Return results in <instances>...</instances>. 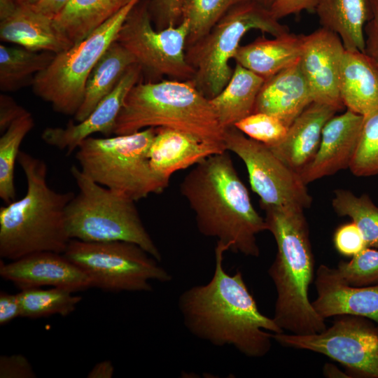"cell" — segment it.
<instances>
[{"label":"cell","instance_id":"484cf974","mask_svg":"<svg viewBox=\"0 0 378 378\" xmlns=\"http://www.w3.org/2000/svg\"><path fill=\"white\" fill-rule=\"evenodd\" d=\"M135 63V58L126 48L116 40L113 42L88 76L83 101L74 115V120L78 122L85 120Z\"/></svg>","mask_w":378,"mask_h":378},{"label":"cell","instance_id":"ba28073f","mask_svg":"<svg viewBox=\"0 0 378 378\" xmlns=\"http://www.w3.org/2000/svg\"><path fill=\"white\" fill-rule=\"evenodd\" d=\"M252 29L273 36L290 32L270 9L248 0L231 8L204 36L186 47V59L195 71L192 81L207 99L216 97L229 82L234 69L230 60Z\"/></svg>","mask_w":378,"mask_h":378},{"label":"cell","instance_id":"7402d4cb","mask_svg":"<svg viewBox=\"0 0 378 378\" xmlns=\"http://www.w3.org/2000/svg\"><path fill=\"white\" fill-rule=\"evenodd\" d=\"M337 111L331 106L312 102L289 126L284 139L268 147L300 174L317 152L323 127Z\"/></svg>","mask_w":378,"mask_h":378},{"label":"cell","instance_id":"f1b7e54d","mask_svg":"<svg viewBox=\"0 0 378 378\" xmlns=\"http://www.w3.org/2000/svg\"><path fill=\"white\" fill-rule=\"evenodd\" d=\"M55 54L23 47L0 45V89L3 92L19 90L33 83L36 74L45 70Z\"/></svg>","mask_w":378,"mask_h":378},{"label":"cell","instance_id":"e0dca14e","mask_svg":"<svg viewBox=\"0 0 378 378\" xmlns=\"http://www.w3.org/2000/svg\"><path fill=\"white\" fill-rule=\"evenodd\" d=\"M0 38L36 51L59 53L74 44L53 20L15 0H0Z\"/></svg>","mask_w":378,"mask_h":378},{"label":"cell","instance_id":"4fadbf2b","mask_svg":"<svg viewBox=\"0 0 378 378\" xmlns=\"http://www.w3.org/2000/svg\"><path fill=\"white\" fill-rule=\"evenodd\" d=\"M226 150L245 164L251 187L260 206L309 208L312 197L300 175L288 167L264 144L253 140L235 126L224 130Z\"/></svg>","mask_w":378,"mask_h":378},{"label":"cell","instance_id":"1f68e13d","mask_svg":"<svg viewBox=\"0 0 378 378\" xmlns=\"http://www.w3.org/2000/svg\"><path fill=\"white\" fill-rule=\"evenodd\" d=\"M332 205L340 216H349L361 231L367 247L378 248V207L370 197L356 196L347 190L334 192Z\"/></svg>","mask_w":378,"mask_h":378},{"label":"cell","instance_id":"f6af8a7d","mask_svg":"<svg viewBox=\"0 0 378 378\" xmlns=\"http://www.w3.org/2000/svg\"><path fill=\"white\" fill-rule=\"evenodd\" d=\"M114 366L111 360H105L97 363L88 374V378H111Z\"/></svg>","mask_w":378,"mask_h":378},{"label":"cell","instance_id":"52a82bcc","mask_svg":"<svg viewBox=\"0 0 378 378\" xmlns=\"http://www.w3.org/2000/svg\"><path fill=\"white\" fill-rule=\"evenodd\" d=\"M155 132V127H148L113 137L90 136L80 144L75 158L92 181L136 202L162 192L169 184L150 164L148 152Z\"/></svg>","mask_w":378,"mask_h":378},{"label":"cell","instance_id":"44dd1931","mask_svg":"<svg viewBox=\"0 0 378 378\" xmlns=\"http://www.w3.org/2000/svg\"><path fill=\"white\" fill-rule=\"evenodd\" d=\"M312 102L299 60L264 81L253 113L273 115L289 127Z\"/></svg>","mask_w":378,"mask_h":378},{"label":"cell","instance_id":"d4e9b609","mask_svg":"<svg viewBox=\"0 0 378 378\" xmlns=\"http://www.w3.org/2000/svg\"><path fill=\"white\" fill-rule=\"evenodd\" d=\"M322 27L337 34L346 50L365 52L364 29L373 16L372 0H317Z\"/></svg>","mask_w":378,"mask_h":378},{"label":"cell","instance_id":"f546056e","mask_svg":"<svg viewBox=\"0 0 378 378\" xmlns=\"http://www.w3.org/2000/svg\"><path fill=\"white\" fill-rule=\"evenodd\" d=\"M34 126L33 117L27 112L14 120L0 137V197L6 204L15 199V162L21 143Z\"/></svg>","mask_w":378,"mask_h":378},{"label":"cell","instance_id":"d6a6232c","mask_svg":"<svg viewBox=\"0 0 378 378\" xmlns=\"http://www.w3.org/2000/svg\"><path fill=\"white\" fill-rule=\"evenodd\" d=\"M246 1L181 0V20L190 24L186 47L204 36L231 8Z\"/></svg>","mask_w":378,"mask_h":378},{"label":"cell","instance_id":"7dc6e473","mask_svg":"<svg viewBox=\"0 0 378 378\" xmlns=\"http://www.w3.org/2000/svg\"><path fill=\"white\" fill-rule=\"evenodd\" d=\"M262 6L270 9L275 0H254Z\"/></svg>","mask_w":378,"mask_h":378},{"label":"cell","instance_id":"7bdbcfd3","mask_svg":"<svg viewBox=\"0 0 378 378\" xmlns=\"http://www.w3.org/2000/svg\"><path fill=\"white\" fill-rule=\"evenodd\" d=\"M21 316V308L18 294L0 292V326H5Z\"/></svg>","mask_w":378,"mask_h":378},{"label":"cell","instance_id":"8d00e7d4","mask_svg":"<svg viewBox=\"0 0 378 378\" xmlns=\"http://www.w3.org/2000/svg\"><path fill=\"white\" fill-rule=\"evenodd\" d=\"M333 241L336 250L348 257L354 256L367 247L361 231L352 221L336 230Z\"/></svg>","mask_w":378,"mask_h":378},{"label":"cell","instance_id":"7c38bea8","mask_svg":"<svg viewBox=\"0 0 378 378\" xmlns=\"http://www.w3.org/2000/svg\"><path fill=\"white\" fill-rule=\"evenodd\" d=\"M338 316L322 332L274 333L273 340L283 346L323 354L358 377L378 378V325L364 317Z\"/></svg>","mask_w":378,"mask_h":378},{"label":"cell","instance_id":"7a4b0ae2","mask_svg":"<svg viewBox=\"0 0 378 378\" xmlns=\"http://www.w3.org/2000/svg\"><path fill=\"white\" fill-rule=\"evenodd\" d=\"M180 192L195 213L199 232L227 251L257 258L256 236L267 230L225 150L202 160L186 175Z\"/></svg>","mask_w":378,"mask_h":378},{"label":"cell","instance_id":"8fae6325","mask_svg":"<svg viewBox=\"0 0 378 378\" xmlns=\"http://www.w3.org/2000/svg\"><path fill=\"white\" fill-rule=\"evenodd\" d=\"M190 24L156 30L148 8V0H141L129 13L116 41L126 48L141 66L143 74L153 80L166 76L172 80H190L195 71L188 64L186 48Z\"/></svg>","mask_w":378,"mask_h":378},{"label":"cell","instance_id":"c3c4849f","mask_svg":"<svg viewBox=\"0 0 378 378\" xmlns=\"http://www.w3.org/2000/svg\"><path fill=\"white\" fill-rule=\"evenodd\" d=\"M38 0H15L18 4L29 6L34 4Z\"/></svg>","mask_w":378,"mask_h":378},{"label":"cell","instance_id":"e575fe53","mask_svg":"<svg viewBox=\"0 0 378 378\" xmlns=\"http://www.w3.org/2000/svg\"><path fill=\"white\" fill-rule=\"evenodd\" d=\"M336 269L349 285L368 286L378 284V250L366 247L351 260H341Z\"/></svg>","mask_w":378,"mask_h":378},{"label":"cell","instance_id":"9a60e30c","mask_svg":"<svg viewBox=\"0 0 378 378\" xmlns=\"http://www.w3.org/2000/svg\"><path fill=\"white\" fill-rule=\"evenodd\" d=\"M141 66L132 64L114 89L97 105L83 121H69L65 127H47L41 134L42 140L49 146L66 151V155L76 150L80 144L95 133L111 136L116 119L130 90L141 81Z\"/></svg>","mask_w":378,"mask_h":378},{"label":"cell","instance_id":"5b68a950","mask_svg":"<svg viewBox=\"0 0 378 378\" xmlns=\"http://www.w3.org/2000/svg\"><path fill=\"white\" fill-rule=\"evenodd\" d=\"M148 127H168L223 146L224 129L210 102L192 80L140 81L126 96L116 119L115 135Z\"/></svg>","mask_w":378,"mask_h":378},{"label":"cell","instance_id":"30bf717a","mask_svg":"<svg viewBox=\"0 0 378 378\" xmlns=\"http://www.w3.org/2000/svg\"><path fill=\"white\" fill-rule=\"evenodd\" d=\"M90 278L92 287L108 292H150V281L172 277L140 246L128 241L71 239L63 253Z\"/></svg>","mask_w":378,"mask_h":378},{"label":"cell","instance_id":"ffe728a7","mask_svg":"<svg viewBox=\"0 0 378 378\" xmlns=\"http://www.w3.org/2000/svg\"><path fill=\"white\" fill-rule=\"evenodd\" d=\"M148 158L153 171L169 181L177 171L195 165L226 149L191 134L168 127H155Z\"/></svg>","mask_w":378,"mask_h":378},{"label":"cell","instance_id":"603a6c76","mask_svg":"<svg viewBox=\"0 0 378 378\" xmlns=\"http://www.w3.org/2000/svg\"><path fill=\"white\" fill-rule=\"evenodd\" d=\"M339 92L347 110L365 116L378 109V67L365 52L345 49Z\"/></svg>","mask_w":378,"mask_h":378},{"label":"cell","instance_id":"ac0fdd59","mask_svg":"<svg viewBox=\"0 0 378 378\" xmlns=\"http://www.w3.org/2000/svg\"><path fill=\"white\" fill-rule=\"evenodd\" d=\"M314 284L317 296L312 304L323 319L352 315L368 318L378 325V284L349 285L337 269L326 265L317 269Z\"/></svg>","mask_w":378,"mask_h":378},{"label":"cell","instance_id":"3957f363","mask_svg":"<svg viewBox=\"0 0 378 378\" xmlns=\"http://www.w3.org/2000/svg\"><path fill=\"white\" fill-rule=\"evenodd\" d=\"M274 237L277 252L268 269L276 299L272 318L284 330L310 335L326 329L325 320L314 310L309 288L314 276V258L304 209L260 206Z\"/></svg>","mask_w":378,"mask_h":378},{"label":"cell","instance_id":"d590c367","mask_svg":"<svg viewBox=\"0 0 378 378\" xmlns=\"http://www.w3.org/2000/svg\"><path fill=\"white\" fill-rule=\"evenodd\" d=\"M234 126L248 137L267 146L281 142L288 129L277 118L260 112L248 115Z\"/></svg>","mask_w":378,"mask_h":378},{"label":"cell","instance_id":"8992f818","mask_svg":"<svg viewBox=\"0 0 378 378\" xmlns=\"http://www.w3.org/2000/svg\"><path fill=\"white\" fill-rule=\"evenodd\" d=\"M70 172L78 188L66 210L71 239L132 242L161 261V253L145 227L135 201L94 182L76 165Z\"/></svg>","mask_w":378,"mask_h":378},{"label":"cell","instance_id":"5bb4252c","mask_svg":"<svg viewBox=\"0 0 378 378\" xmlns=\"http://www.w3.org/2000/svg\"><path fill=\"white\" fill-rule=\"evenodd\" d=\"M344 50L340 36L324 27L303 35L300 65L313 102L331 106L338 111L344 107L339 92Z\"/></svg>","mask_w":378,"mask_h":378},{"label":"cell","instance_id":"836d02e7","mask_svg":"<svg viewBox=\"0 0 378 378\" xmlns=\"http://www.w3.org/2000/svg\"><path fill=\"white\" fill-rule=\"evenodd\" d=\"M349 168L357 176L378 175V109L364 116L358 142Z\"/></svg>","mask_w":378,"mask_h":378},{"label":"cell","instance_id":"b9f144b4","mask_svg":"<svg viewBox=\"0 0 378 378\" xmlns=\"http://www.w3.org/2000/svg\"><path fill=\"white\" fill-rule=\"evenodd\" d=\"M27 111L10 97L0 95V132H4L10 125Z\"/></svg>","mask_w":378,"mask_h":378},{"label":"cell","instance_id":"ee69618b","mask_svg":"<svg viewBox=\"0 0 378 378\" xmlns=\"http://www.w3.org/2000/svg\"><path fill=\"white\" fill-rule=\"evenodd\" d=\"M70 0H38L34 4L30 5L36 11L54 18L63 10Z\"/></svg>","mask_w":378,"mask_h":378},{"label":"cell","instance_id":"277c9868","mask_svg":"<svg viewBox=\"0 0 378 378\" xmlns=\"http://www.w3.org/2000/svg\"><path fill=\"white\" fill-rule=\"evenodd\" d=\"M18 162L27 192L0 208V257L14 260L42 251L64 253L71 240L66 210L75 194L49 186L44 160L20 150Z\"/></svg>","mask_w":378,"mask_h":378},{"label":"cell","instance_id":"60d3db41","mask_svg":"<svg viewBox=\"0 0 378 378\" xmlns=\"http://www.w3.org/2000/svg\"><path fill=\"white\" fill-rule=\"evenodd\" d=\"M373 16L364 29L365 52L378 67V0H372Z\"/></svg>","mask_w":378,"mask_h":378},{"label":"cell","instance_id":"f35d334b","mask_svg":"<svg viewBox=\"0 0 378 378\" xmlns=\"http://www.w3.org/2000/svg\"><path fill=\"white\" fill-rule=\"evenodd\" d=\"M36 373L27 358L15 354L0 357L1 378H35Z\"/></svg>","mask_w":378,"mask_h":378},{"label":"cell","instance_id":"2e32d148","mask_svg":"<svg viewBox=\"0 0 378 378\" xmlns=\"http://www.w3.org/2000/svg\"><path fill=\"white\" fill-rule=\"evenodd\" d=\"M0 276L20 290L51 286L73 292L92 287L88 276L63 253L42 251L5 263L0 262Z\"/></svg>","mask_w":378,"mask_h":378},{"label":"cell","instance_id":"6da1fadb","mask_svg":"<svg viewBox=\"0 0 378 378\" xmlns=\"http://www.w3.org/2000/svg\"><path fill=\"white\" fill-rule=\"evenodd\" d=\"M227 251L216 242L211 279L183 291L178 308L194 336L215 346H231L247 357L261 358L270 351L273 334L284 331L260 312L241 272L225 271L223 254Z\"/></svg>","mask_w":378,"mask_h":378},{"label":"cell","instance_id":"d6986e66","mask_svg":"<svg viewBox=\"0 0 378 378\" xmlns=\"http://www.w3.org/2000/svg\"><path fill=\"white\" fill-rule=\"evenodd\" d=\"M363 120V115L346 110L326 123L316 155L300 174L304 184L349 167Z\"/></svg>","mask_w":378,"mask_h":378},{"label":"cell","instance_id":"bcb514c9","mask_svg":"<svg viewBox=\"0 0 378 378\" xmlns=\"http://www.w3.org/2000/svg\"><path fill=\"white\" fill-rule=\"evenodd\" d=\"M323 375L326 377H351L347 373L340 370L337 366L331 363H326L323 369Z\"/></svg>","mask_w":378,"mask_h":378},{"label":"cell","instance_id":"4316f807","mask_svg":"<svg viewBox=\"0 0 378 378\" xmlns=\"http://www.w3.org/2000/svg\"><path fill=\"white\" fill-rule=\"evenodd\" d=\"M264 81L262 77L236 63L227 84L209 99L224 130L253 113Z\"/></svg>","mask_w":378,"mask_h":378},{"label":"cell","instance_id":"74e56055","mask_svg":"<svg viewBox=\"0 0 378 378\" xmlns=\"http://www.w3.org/2000/svg\"><path fill=\"white\" fill-rule=\"evenodd\" d=\"M181 0H148V8L154 27L162 30L181 22Z\"/></svg>","mask_w":378,"mask_h":378},{"label":"cell","instance_id":"9c48e42d","mask_svg":"<svg viewBox=\"0 0 378 378\" xmlns=\"http://www.w3.org/2000/svg\"><path fill=\"white\" fill-rule=\"evenodd\" d=\"M140 1L132 0L84 39L55 54L48 66L36 75L31 85L34 93L49 102L54 111L74 115L83 101L90 73Z\"/></svg>","mask_w":378,"mask_h":378},{"label":"cell","instance_id":"ab89813d","mask_svg":"<svg viewBox=\"0 0 378 378\" xmlns=\"http://www.w3.org/2000/svg\"><path fill=\"white\" fill-rule=\"evenodd\" d=\"M316 1L317 0H275L270 10L273 16L279 20L304 10L314 12Z\"/></svg>","mask_w":378,"mask_h":378},{"label":"cell","instance_id":"cb8c5ba5","mask_svg":"<svg viewBox=\"0 0 378 378\" xmlns=\"http://www.w3.org/2000/svg\"><path fill=\"white\" fill-rule=\"evenodd\" d=\"M267 38L264 36L240 46L234 59L265 80L300 60L303 35L287 34Z\"/></svg>","mask_w":378,"mask_h":378},{"label":"cell","instance_id":"83f0119b","mask_svg":"<svg viewBox=\"0 0 378 378\" xmlns=\"http://www.w3.org/2000/svg\"><path fill=\"white\" fill-rule=\"evenodd\" d=\"M132 0H70L53 22L73 44L90 34Z\"/></svg>","mask_w":378,"mask_h":378},{"label":"cell","instance_id":"4dcf8cb0","mask_svg":"<svg viewBox=\"0 0 378 378\" xmlns=\"http://www.w3.org/2000/svg\"><path fill=\"white\" fill-rule=\"evenodd\" d=\"M62 288L48 289L29 288L17 293L21 308V317L31 318L58 314L66 316L72 313L82 300L81 296Z\"/></svg>","mask_w":378,"mask_h":378}]
</instances>
